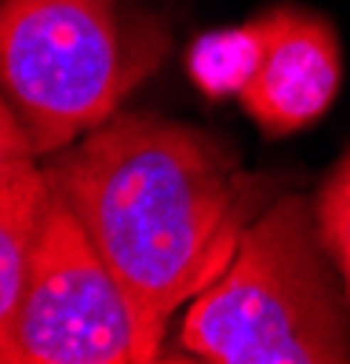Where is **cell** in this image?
Masks as SVG:
<instances>
[{
  "mask_svg": "<svg viewBox=\"0 0 350 364\" xmlns=\"http://www.w3.org/2000/svg\"><path fill=\"white\" fill-rule=\"evenodd\" d=\"M44 178L157 328L230 266L274 193L219 135L154 113H113Z\"/></svg>",
  "mask_w": 350,
  "mask_h": 364,
  "instance_id": "cell-1",
  "label": "cell"
},
{
  "mask_svg": "<svg viewBox=\"0 0 350 364\" xmlns=\"http://www.w3.org/2000/svg\"><path fill=\"white\" fill-rule=\"evenodd\" d=\"M307 197H277L186 310L179 343L212 364H346L350 321Z\"/></svg>",
  "mask_w": 350,
  "mask_h": 364,
  "instance_id": "cell-2",
  "label": "cell"
},
{
  "mask_svg": "<svg viewBox=\"0 0 350 364\" xmlns=\"http://www.w3.org/2000/svg\"><path fill=\"white\" fill-rule=\"evenodd\" d=\"M168 51V29L121 0H0V84L33 154L95 132Z\"/></svg>",
  "mask_w": 350,
  "mask_h": 364,
  "instance_id": "cell-3",
  "label": "cell"
},
{
  "mask_svg": "<svg viewBox=\"0 0 350 364\" xmlns=\"http://www.w3.org/2000/svg\"><path fill=\"white\" fill-rule=\"evenodd\" d=\"M164 328L146 317L55 190L44 193L8 364H150Z\"/></svg>",
  "mask_w": 350,
  "mask_h": 364,
  "instance_id": "cell-4",
  "label": "cell"
},
{
  "mask_svg": "<svg viewBox=\"0 0 350 364\" xmlns=\"http://www.w3.org/2000/svg\"><path fill=\"white\" fill-rule=\"evenodd\" d=\"M267 18V44L255 66V77L241 91V106L262 128V135L281 139L310 128L332 106L343 55L336 29L303 8H274Z\"/></svg>",
  "mask_w": 350,
  "mask_h": 364,
  "instance_id": "cell-5",
  "label": "cell"
},
{
  "mask_svg": "<svg viewBox=\"0 0 350 364\" xmlns=\"http://www.w3.org/2000/svg\"><path fill=\"white\" fill-rule=\"evenodd\" d=\"M44 193H48V178L44 171L33 168V161L18 164L0 182V364H8L11 321L22 299L26 259H29V245H33Z\"/></svg>",
  "mask_w": 350,
  "mask_h": 364,
  "instance_id": "cell-6",
  "label": "cell"
},
{
  "mask_svg": "<svg viewBox=\"0 0 350 364\" xmlns=\"http://www.w3.org/2000/svg\"><path fill=\"white\" fill-rule=\"evenodd\" d=\"M267 44V18H252L241 26L208 29L186 51V73L204 99L223 102L230 95L241 99V91L255 77V66Z\"/></svg>",
  "mask_w": 350,
  "mask_h": 364,
  "instance_id": "cell-7",
  "label": "cell"
},
{
  "mask_svg": "<svg viewBox=\"0 0 350 364\" xmlns=\"http://www.w3.org/2000/svg\"><path fill=\"white\" fill-rule=\"evenodd\" d=\"M317 215V233L325 255L336 262L339 277L346 284V306H350V154L329 171L325 186L314 204Z\"/></svg>",
  "mask_w": 350,
  "mask_h": 364,
  "instance_id": "cell-8",
  "label": "cell"
},
{
  "mask_svg": "<svg viewBox=\"0 0 350 364\" xmlns=\"http://www.w3.org/2000/svg\"><path fill=\"white\" fill-rule=\"evenodd\" d=\"M33 142H29V132L26 124L11 113V106L0 99V182H4L18 164L33 161Z\"/></svg>",
  "mask_w": 350,
  "mask_h": 364,
  "instance_id": "cell-9",
  "label": "cell"
}]
</instances>
